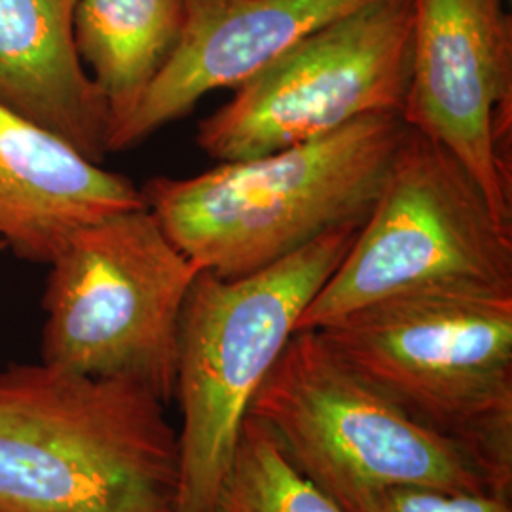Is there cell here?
<instances>
[{"label":"cell","mask_w":512,"mask_h":512,"mask_svg":"<svg viewBox=\"0 0 512 512\" xmlns=\"http://www.w3.org/2000/svg\"><path fill=\"white\" fill-rule=\"evenodd\" d=\"M179 433L143 385L0 372V512H177Z\"/></svg>","instance_id":"cell-1"},{"label":"cell","mask_w":512,"mask_h":512,"mask_svg":"<svg viewBox=\"0 0 512 512\" xmlns=\"http://www.w3.org/2000/svg\"><path fill=\"white\" fill-rule=\"evenodd\" d=\"M408 126L397 112L196 177H154L148 211L200 270L236 279L346 224H363Z\"/></svg>","instance_id":"cell-2"},{"label":"cell","mask_w":512,"mask_h":512,"mask_svg":"<svg viewBox=\"0 0 512 512\" xmlns=\"http://www.w3.org/2000/svg\"><path fill=\"white\" fill-rule=\"evenodd\" d=\"M355 372L512 490V289L433 285L319 330Z\"/></svg>","instance_id":"cell-3"},{"label":"cell","mask_w":512,"mask_h":512,"mask_svg":"<svg viewBox=\"0 0 512 512\" xmlns=\"http://www.w3.org/2000/svg\"><path fill=\"white\" fill-rule=\"evenodd\" d=\"M361 226L334 228L243 277L196 275L181 315L173 395L183 416L177 512L211 511L256 389Z\"/></svg>","instance_id":"cell-4"},{"label":"cell","mask_w":512,"mask_h":512,"mask_svg":"<svg viewBox=\"0 0 512 512\" xmlns=\"http://www.w3.org/2000/svg\"><path fill=\"white\" fill-rule=\"evenodd\" d=\"M249 416L346 512L378 511L393 488L499 495L473 459L404 414L319 330L294 332L256 389Z\"/></svg>","instance_id":"cell-5"},{"label":"cell","mask_w":512,"mask_h":512,"mask_svg":"<svg viewBox=\"0 0 512 512\" xmlns=\"http://www.w3.org/2000/svg\"><path fill=\"white\" fill-rule=\"evenodd\" d=\"M42 298V363L175 395L179 327L200 268L147 207L78 228L54 260Z\"/></svg>","instance_id":"cell-6"},{"label":"cell","mask_w":512,"mask_h":512,"mask_svg":"<svg viewBox=\"0 0 512 512\" xmlns=\"http://www.w3.org/2000/svg\"><path fill=\"white\" fill-rule=\"evenodd\" d=\"M433 285L512 289V224L450 150L408 128L363 226L296 332Z\"/></svg>","instance_id":"cell-7"},{"label":"cell","mask_w":512,"mask_h":512,"mask_svg":"<svg viewBox=\"0 0 512 512\" xmlns=\"http://www.w3.org/2000/svg\"><path fill=\"white\" fill-rule=\"evenodd\" d=\"M414 0H372L296 42L203 118L196 143L219 164L294 147L382 112L401 114Z\"/></svg>","instance_id":"cell-8"},{"label":"cell","mask_w":512,"mask_h":512,"mask_svg":"<svg viewBox=\"0 0 512 512\" xmlns=\"http://www.w3.org/2000/svg\"><path fill=\"white\" fill-rule=\"evenodd\" d=\"M404 124L450 150L512 224V18L507 0H414Z\"/></svg>","instance_id":"cell-9"},{"label":"cell","mask_w":512,"mask_h":512,"mask_svg":"<svg viewBox=\"0 0 512 512\" xmlns=\"http://www.w3.org/2000/svg\"><path fill=\"white\" fill-rule=\"evenodd\" d=\"M372 0H184L179 42L124 124L109 152L141 145L184 118L207 93L236 90L334 19Z\"/></svg>","instance_id":"cell-10"},{"label":"cell","mask_w":512,"mask_h":512,"mask_svg":"<svg viewBox=\"0 0 512 512\" xmlns=\"http://www.w3.org/2000/svg\"><path fill=\"white\" fill-rule=\"evenodd\" d=\"M147 207L141 188L0 103V239L50 264L86 224Z\"/></svg>","instance_id":"cell-11"},{"label":"cell","mask_w":512,"mask_h":512,"mask_svg":"<svg viewBox=\"0 0 512 512\" xmlns=\"http://www.w3.org/2000/svg\"><path fill=\"white\" fill-rule=\"evenodd\" d=\"M76 0H0V103L101 164L107 101L74 42Z\"/></svg>","instance_id":"cell-12"},{"label":"cell","mask_w":512,"mask_h":512,"mask_svg":"<svg viewBox=\"0 0 512 512\" xmlns=\"http://www.w3.org/2000/svg\"><path fill=\"white\" fill-rule=\"evenodd\" d=\"M183 23L184 0H76L74 42L107 101L109 137L162 71Z\"/></svg>","instance_id":"cell-13"},{"label":"cell","mask_w":512,"mask_h":512,"mask_svg":"<svg viewBox=\"0 0 512 512\" xmlns=\"http://www.w3.org/2000/svg\"><path fill=\"white\" fill-rule=\"evenodd\" d=\"M209 512L346 511L296 469L262 421L247 414Z\"/></svg>","instance_id":"cell-14"},{"label":"cell","mask_w":512,"mask_h":512,"mask_svg":"<svg viewBox=\"0 0 512 512\" xmlns=\"http://www.w3.org/2000/svg\"><path fill=\"white\" fill-rule=\"evenodd\" d=\"M376 512H512V507L511 499L499 495L393 488L382 497Z\"/></svg>","instance_id":"cell-15"}]
</instances>
